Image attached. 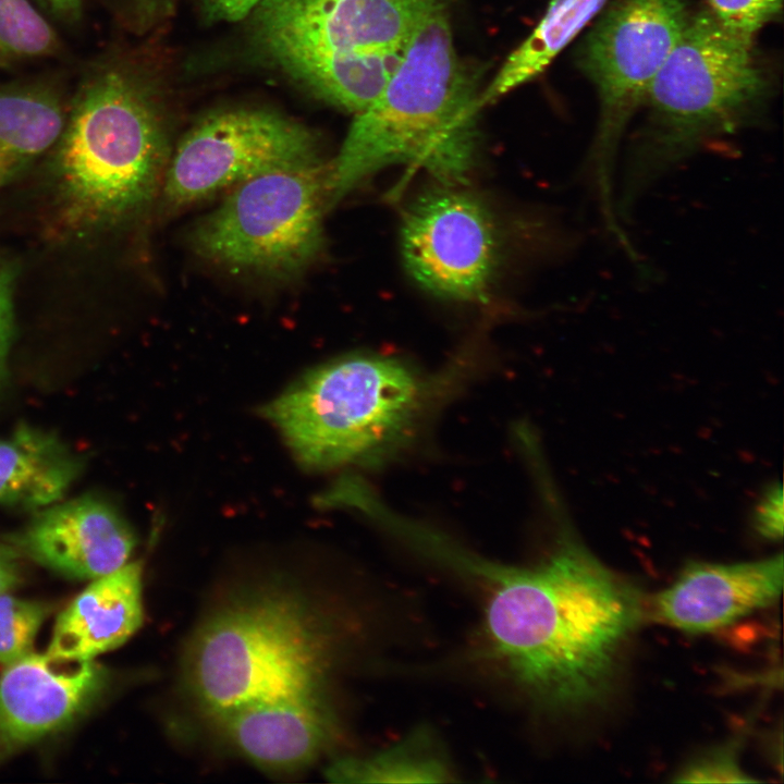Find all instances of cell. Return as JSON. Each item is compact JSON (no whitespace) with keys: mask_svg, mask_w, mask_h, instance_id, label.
Here are the masks:
<instances>
[{"mask_svg":"<svg viewBox=\"0 0 784 784\" xmlns=\"http://www.w3.org/2000/svg\"><path fill=\"white\" fill-rule=\"evenodd\" d=\"M764 88L752 41L727 32L709 10L689 16L649 88L648 123L621 167L618 221H628L645 193L712 137L740 127Z\"/></svg>","mask_w":784,"mask_h":784,"instance_id":"cell-4","label":"cell"},{"mask_svg":"<svg viewBox=\"0 0 784 784\" xmlns=\"http://www.w3.org/2000/svg\"><path fill=\"white\" fill-rule=\"evenodd\" d=\"M676 782L688 783H743L756 782L748 776L738 762L736 743L724 745L711 750L685 767L675 779Z\"/></svg>","mask_w":784,"mask_h":784,"instance_id":"cell-24","label":"cell"},{"mask_svg":"<svg viewBox=\"0 0 784 784\" xmlns=\"http://www.w3.org/2000/svg\"><path fill=\"white\" fill-rule=\"evenodd\" d=\"M13 330L12 279L5 265L0 260V382Z\"/></svg>","mask_w":784,"mask_h":784,"instance_id":"cell-26","label":"cell"},{"mask_svg":"<svg viewBox=\"0 0 784 784\" xmlns=\"http://www.w3.org/2000/svg\"><path fill=\"white\" fill-rule=\"evenodd\" d=\"M439 0H261L262 42L323 99L360 112L399 66L426 12Z\"/></svg>","mask_w":784,"mask_h":784,"instance_id":"cell-7","label":"cell"},{"mask_svg":"<svg viewBox=\"0 0 784 784\" xmlns=\"http://www.w3.org/2000/svg\"><path fill=\"white\" fill-rule=\"evenodd\" d=\"M66 112L42 82L0 84V189L56 144Z\"/></svg>","mask_w":784,"mask_h":784,"instance_id":"cell-18","label":"cell"},{"mask_svg":"<svg viewBox=\"0 0 784 784\" xmlns=\"http://www.w3.org/2000/svg\"><path fill=\"white\" fill-rule=\"evenodd\" d=\"M52 151L58 213L78 234L107 231L139 215L162 186L168 166L150 100L112 66L85 77Z\"/></svg>","mask_w":784,"mask_h":784,"instance_id":"cell-3","label":"cell"},{"mask_svg":"<svg viewBox=\"0 0 784 784\" xmlns=\"http://www.w3.org/2000/svg\"><path fill=\"white\" fill-rule=\"evenodd\" d=\"M437 385L397 359L347 355L306 371L261 415L307 469L372 464L414 433Z\"/></svg>","mask_w":784,"mask_h":784,"instance_id":"cell-5","label":"cell"},{"mask_svg":"<svg viewBox=\"0 0 784 784\" xmlns=\"http://www.w3.org/2000/svg\"><path fill=\"white\" fill-rule=\"evenodd\" d=\"M689 19L685 0H616L585 36L578 64L599 99L584 179L615 223L616 156L622 136Z\"/></svg>","mask_w":784,"mask_h":784,"instance_id":"cell-8","label":"cell"},{"mask_svg":"<svg viewBox=\"0 0 784 784\" xmlns=\"http://www.w3.org/2000/svg\"><path fill=\"white\" fill-rule=\"evenodd\" d=\"M608 0H552L531 34L507 57L479 96L482 107L541 74L600 13Z\"/></svg>","mask_w":784,"mask_h":784,"instance_id":"cell-19","label":"cell"},{"mask_svg":"<svg viewBox=\"0 0 784 784\" xmlns=\"http://www.w3.org/2000/svg\"><path fill=\"white\" fill-rule=\"evenodd\" d=\"M326 177L317 162L240 183L195 226L193 248L233 270L272 278L298 274L323 244Z\"/></svg>","mask_w":784,"mask_h":784,"instance_id":"cell-9","label":"cell"},{"mask_svg":"<svg viewBox=\"0 0 784 784\" xmlns=\"http://www.w3.org/2000/svg\"><path fill=\"white\" fill-rule=\"evenodd\" d=\"M10 542L42 566L93 580L126 564L136 538L111 503L85 495L45 509Z\"/></svg>","mask_w":784,"mask_h":784,"instance_id":"cell-13","label":"cell"},{"mask_svg":"<svg viewBox=\"0 0 784 784\" xmlns=\"http://www.w3.org/2000/svg\"><path fill=\"white\" fill-rule=\"evenodd\" d=\"M210 13L224 21L236 22L247 16L261 0H203Z\"/></svg>","mask_w":784,"mask_h":784,"instance_id":"cell-27","label":"cell"},{"mask_svg":"<svg viewBox=\"0 0 784 784\" xmlns=\"http://www.w3.org/2000/svg\"><path fill=\"white\" fill-rule=\"evenodd\" d=\"M39 602L0 595V665L5 666L32 652L34 639L48 615Z\"/></svg>","mask_w":784,"mask_h":784,"instance_id":"cell-22","label":"cell"},{"mask_svg":"<svg viewBox=\"0 0 784 784\" xmlns=\"http://www.w3.org/2000/svg\"><path fill=\"white\" fill-rule=\"evenodd\" d=\"M142 578L135 561L93 579L59 614L46 653L85 661L123 645L143 624Z\"/></svg>","mask_w":784,"mask_h":784,"instance_id":"cell-16","label":"cell"},{"mask_svg":"<svg viewBox=\"0 0 784 784\" xmlns=\"http://www.w3.org/2000/svg\"><path fill=\"white\" fill-rule=\"evenodd\" d=\"M755 523L758 531L769 539H780L783 535V490L780 483H773L760 498L755 510Z\"/></svg>","mask_w":784,"mask_h":784,"instance_id":"cell-25","label":"cell"},{"mask_svg":"<svg viewBox=\"0 0 784 784\" xmlns=\"http://www.w3.org/2000/svg\"><path fill=\"white\" fill-rule=\"evenodd\" d=\"M428 554L487 584L489 648L534 701L574 712L609 694L645 605L637 588L579 540L565 534L532 566L487 561L441 534Z\"/></svg>","mask_w":784,"mask_h":784,"instance_id":"cell-1","label":"cell"},{"mask_svg":"<svg viewBox=\"0 0 784 784\" xmlns=\"http://www.w3.org/2000/svg\"><path fill=\"white\" fill-rule=\"evenodd\" d=\"M54 15L66 21L76 20L82 11L83 0H40Z\"/></svg>","mask_w":784,"mask_h":784,"instance_id":"cell-29","label":"cell"},{"mask_svg":"<svg viewBox=\"0 0 784 784\" xmlns=\"http://www.w3.org/2000/svg\"><path fill=\"white\" fill-rule=\"evenodd\" d=\"M480 108L473 78L455 51L444 1L439 0L417 24L382 91L357 112L327 170V205L392 163L461 181L474 161Z\"/></svg>","mask_w":784,"mask_h":784,"instance_id":"cell-2","label":"cell"},{"mask_svg":"<svg viewBox=\"0 0 784 784\" xmlns=\"http://www.w3.org/2000/svg\"><path fill=\"white\" fill-rule=\"evenodd\" d=\"M82 469L57 436L27 425L0 439V504L41 509L59 502Z\"/></svg>","mask_w":784,"mask_h":784,"instance_id":"cell-17","label":"cell"},{"mask_svg":"<svg viewBox=\"0 0 784 784\" xmlns=\"http://www.w3.org/2000/svg\"><path fill=\"white\" fill-rule=\"evenodd\" d=\"M452 775L427 731L368 757L339 759L326 771L329 781L336 783H442L452 781Z\"/></svg>","mask_w":784,"mask_h":784,"instance_id":"cell-20","label":"cell"},{"mask_svg":"<svg viewBox=\"0 0 784 784\" xmlns=\"http://www.w3.org/2000/svg\"><path fill=\"white\" fill-rule=\"evenodd\" d=\"M783 555L734 564L691 562L652 602L654 617L686 633H709L774 603Z\"/></svg>","mask_w":784,"mask_h":784,"instance_id":"cell-14","label":"cell"},{"mask_svg":"<svg viewBox=\"0 0 784 784\" xmlns=\"http://www.w3.org/2000/svg\"><path fill=\"white\" fill-rule=\"evenodd\" d=\"M56 33L28 0H0V66L51 54Z\"/></svg>","mask_w":784,"mask_h":784,"instance_id":"cell-21","label":"cell"},{"mask_svg":"<svg viewBox=\"0 0 784 784\" xmlns=\"http://www.w3.org/2000/svg\"><path fill=\"white\" fill-rule=\"evenodd\" d=\"M713 17L730 33L754 41L782 10L783 0H708Z\"/></svg>","mask_w":784,"mask_h":784,"instance_id":"cell-23","label":"cell"},{"mask_svg":"<svg viewBox=\"0 0 784 784\" xmlns=\"http://www.w3.org/2000/svg\"><path fill=\"white\" fill-rule=\"evenodd\" d=\"M212 719L246 759L274 772L308 767L332 734V719L321 693L257 700Z\"/></svg>","mask_w":784,"mask_h":784,"instance_id":"cell-15","label":"cell"},{"mask_svg":"<svg viewBox=\"0 0 784 784\" xmlns=\"http://www.w3.org/2000/svg\"><path fill=\"white\" fill-rule=\"evenodd\" d=\"M0 675V764L84 714L103 691L107 671L95 660L29 652Z\"/></svg>","mask_w":784,"mask_h":784,"instance_id":"cell-12","label":"cell"},{"mask_svg":"<svg viewBox=\"0 0 784 784\" xmlns=\"http://www.w3.org/2000/svg\"><path fill=\"white\" fill-rule=\"evenodd\" d=\"M319 162L314 134L278 113L236 109L211 114L180 143L162 192L182 207L265 173Z\"/></svg>","mask_w":784,"mask_h":784,"instance_id":"cell-10","label":"cell"},{"mask_svg":"<svg viewBox=\"0 0 784 784\" xmlns=\"http://www.w3.org/2000/svg\"><path fill=\"white\" fill-rule=\"evenodd\" d=\"M328 634L304 599L281 589L249 592L210 614L186 658L191 689L211 716L235 707L321 693Z\"/></svg>","mask_w":784,"mask_h":784,"instance_id":"cell-6","label":"cell"},{"mask_svg":"<svg viewBox=\"0 0 784 784\" xmlns=\"http://www.w3.org/2000/svg\"><path fill=\"white\" fill-rule=\"evenodd\" d=\"M497 237L486 208L471 195L436 188L408 208L402 254L412 277L442 297L485 296L497 262Z\"/></svg>","mask_w":784,"mask_h":784,"instance_id":"cell-11","label":"cell"},{"mask_svg":"<svg viewBox=\"0 0 784 784\" xmlns=\"http://www.w3.org/2000/svg\"><path fill=\"white\" fill-rule=\"evenodd\" d=\"M20 580L16 554L0 543V595L11 591Z\"/></svg>","mask_w":784,"mask_h":784,"instance_id":"cell-28","label":"cell"}]
</instances>
